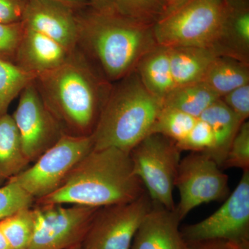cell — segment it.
<instances>
[{
    "label": "cell",
    "instance_id": "6da1fadb",
    "mask_svg": "<svg viewBox=\"0 0 249 249\" xmlns=\"http://www.w3.org/2000/svg\"><path fill=\"white\" fill-rule=\"evenodd\" d=\"M76 49L109 83L134 71L144 55L158 45L154 26L116 11L100 12L88 5L76 9Z\"/></svg>",
    "mask_w": 249,
    "mask_h": 249
},
{
    "label": "cell",
    "instance_id": "7a4b0ae2",
    "mask_svg": "<svg viewBox=\"0 0 249 249\" xmlns=\"http://www.w3.org/2000/svg\"><path fill=\"white\" fill-rule=\"evenodd\" d=\"M34 83L64 134L92 135L112 83L76 49L65 63L37 75Z\"/></svg>",
    "mask_w": 249,
    "mask_h": 249
},
{
    "label": "cell",
    "instance_id": "3957f363",
    "mask_svg": "<svg viewBox=\"0 0 249 249\" xmlns=\"http://www.w3.org/2000/svg\"><path fill=\"white\" fill-rule=\"evenodd\" d=\"M145 192L134 173L129 152L116 147L93 149L58 189L34 204L102 208L135 200Z\"/></svg>",
    "mask_w": 249,
    "mask_h": 249
},
{
    "label": "cell",
    "instance_id": "277c9868",
    "mask_svg": "<svg viewBox=\"0 0 249 249\" xmlns=\"http://www.w3.org/2000/svg\"><path fill=\"white\" fill-rule=\"evenodd\" d=\"M163 101L149 92L134 70L112 83L92 135L94 150L129 152L151 133Z\"/></svg>",
    "mask_w": 249,
    "mask_h": 249
},
{
    "label": "cell",
    "instance_id": "5b68a950",
    "mask_svg": "<svg viewBox=\"0 0 249 249\" xmlns=\"http://www.w3.org/2000/svg\"><path fill=\"white\" fill-rule=\"evenodd\" d=\"M226 8L227 0H189L156 23V41L167 47H197L213 52Z\"/></svg>",
    "mask_w": 249,
    "mask_h": 249
},
{
    "label": "cell",
    "instance_id": "8992f818",
    "mask_svg": "<svg viewBox=\"0 0 249 249\" xmlns=\"http://www.w3.org/2000/svg\"><path fill=\"white\" fill-rule=\"evenodd\" d=\"M176 142L160 134L147 135L129 152L134 173L153 202L175 209L173 190L181 161Z\"/></svg>",
    "mask_w": 249,
    "mask_h": 249
},
{
    "label": "cell",
    "instance_id": "52a82bcc",
    "mask_svg": "<svg viewBox=\"0 0 249 249\" xmlns=\"http://www.w3.org/2000/svg\"><path fill=\"white\" fill-rule=\"evenodd\" d=\"M93 148L92 137L62 135L25 170L11 178L35 201L58 189L78 162Z\"/></svg>",
    "mask_w": 249,
    "mask_h": 249
},
{
    "label": "cell",
    "instance_id": "ba28073f",
    "mask_svg": "<svg viewBox=\"0 0 249 249\" xmlns=\"http://www.w3.org/2000/svg\"><path fill=\"white\" fill-rule=\"evenodd\" d=\"M35 204L34 236L28 249H68L82 245L100 208Z\"/></svg>",
    "mask_w": 249,
    "mask_h": 249
},
{
    "label": "cell",
    "instance_id": "9c48e42d",
    "mask_svg": "<svg viewBox=\"0 0 249 249\" xmlns=\"http://www.w3.org/2000/svg\"><path fill=\"white\" fill-rule=\"evenodd\" d=\"M175 187L179 193L175 211L182 221L195 208L225 199L229 193V177L209 155L191 152L180 161Z\"/></svg>",
    "mask_w": 249,
    "mask_h": 249
},
{
    "label": "cell",
    "instance_id": "30bf717a",
    "mask_svg": "<svg viewBox=\"0 0 249 249\" xmlns=\"http://www.w3.org/2000/svg\"><path fill=\"white\" fill-rule=\"evenodd\" d=\"M152 206L145 192L135 200L100 208L82 243L84 249H130L134 235Z\"/></svg>",
    "mask_w": 249,
    "mask_h": 249
},
{
    "label": "cell",
    "instance_id": "8fae6325",
    "mask_svg": "<svg viewBox=\"0 0 249 249\" xmlns=\"http://www.w3.org/2000/svg\"><path fill=\"white\" fill-rule=\"evenodd\" d=\"M185 242L221 240L249 242V170L243 171L235 189L214 213L181 231Z\"/></svg>",
    "mask_w": 249,
    "mask_h": 249
},
{
    "label": "cell",
    "instance_id": "7c38bea8",
    "mask_svg": "<svg viewBox=\"0 0 249 249\" xmlns=\"http://www.w3.org/2000/svg\"><path fill=\"white\" fill-rule=\"evenodd\" d=\"M34 81L19 93V102L12 115L20 137L23 151L30 163L64 135Z\"/></svg>",
    "mask_w": 249,
    "mask_h": 249
},
{
    "label": "cell",
    "instance_id": "4fadbf2b",
    "mask_svg": "<svg viewBox=\"0 0 249 249\" xmlns=\"http://www.w3.org/2000/svg\"><path fill=\"white\" fill-rule=\"evenodd\" d=\"M22 23L24 27L43 34L70 52L78 37L76 9L56 0H28Z\"/></svg>",
    "mask_w": 249,
    "mask_h": 249
},
{
    "label": "cell",
    "instance_id": "5bb4252c",
    "mask_svg": "<svg viewBox=\"0 0 249 249\" xmlns=\"http://www.w3.org/2000/svg\"><path fill=\"white\" fill-rule=\"evenodd\" d=\"M175 209H167L152 201V206L134 235L130 249H186Z\"/></svg>",
    "mask_w": 249,
    "mask_h": 249
},
{
    "label": "cell",
    "instance_id": "9a60e30c",
    "mask_svg": "<svg viewBox=\"0 0 249 249\" xmlns=\"http://www.w3.org/2000/svg\"><path fill=\"white\" fill-rule=\"evenodd\" d=\"M72 52L47 36L24 27L14 64L23 71L37 76L60 67Z\"/></svg>",
    "mask_w": 249,
    "mask_h": 249
},
{
    "label": "cell",
    "instance_id": "2e32d148",
    "mask_svg": "<svg viewBox=\"0 0 249 249\" xmlns=\"http://www.w3.org/2000/svg\"><path fill=\"white\" fill-rule=\"evenodd\" d=\"M213 52L249 64V0H227L220 34Z\"/></svg>",
    "mask_w": 249,
    "mask_h": 249
},
{
    "label": "cell",
    "instance_id": "e0dca14e",
    "mask_svg": "<svg viewBox=\"0 0 249 249\" xmlns=\"http://www.w3.org/2000/svg\"><path fill=\"white\" fill-rule=\"evenodd\" d=\"M135 70L145 89L160 101L175 88L168 47L155 46L141 59Z\"/></svg>",
    "mask_w": 249,
    "mask_h": 249
},
{
    "label": "cell",
    "instance_id": "ac0fdd59",
    "mask_svg": "<svg viewBox=\"0 0 249 249\" xmlns=\"http://www.w3.org/2000/svg\"><path fill=\"white\" fill-rule=\"evenodd\" d=\"M199 119L209 124L214 133V146L206 155L222 168L232 140L243 123L240 122L221 98L211 104Z\"/></svg>",
    "mask_w": 249,
    "mask_h": 249
},
{
    "label": "cell",
    "instance_id": "d6986e66",
    "mask_svg": "<svg viewBox=\"0 0 249 249\" xmlns=\"http://www.w3.org/2000/svg\"><path fill=\"white\" fill-rule=\"evenodd\" d=\"M175 88L202 81L217 56L209 49L197 47H168Z\"/></svg>",
    "mask_w": 249,
    "mask_h": 249
},
{
    "label": "cell",
    "instance_id": "ffe728a7",
    "mask_svg": "<svg viewBox=\"0 0 249 249\" xmlns=\"http://www.w3.org/2000/svg\"><path fill=\"white\" fill-rule=\"evenodd\" d=\"M30 164L12 115L0 117V187Z\"/></svg>",
    "mask_w": 249,
    "mask_h": 249
},
{
    "label": "cell",
    "instance_id": "44dd1931",
    "mask_svg": "<svg viewBox=\"0 0 249 249\" xmlns=\"http://www.w3.org/2000/svg\"><path fill=\"white\" fill-rule=\"evenodd\" d=\"M202 82L222 98L232 90L249 84V64L227 56H217Z\"/></svg>",
    "mask_w": 249,
    "mask_h": 249
},
{
    "label": "cell",
    "instance_id": "7402d4cb",
    "mask_svg": "<svg viewBox=\"0 0 249 249\" xmlns=\"http://www.w3.org/2000/svg\"><path fill=\"white\" fill-rule=\"evenodd\" d=\"M220 98L204 82L176 87L163 101V107L183 111L199 119L214 101Z\"/></svg>",
    "mask_w": 249,
    "mask_h": 249
},
{
    "label": "cell",
    "instance_id": "603a6c76",
    "mask_svg": "<svg viewBox=\"0 0 249 249\" xmlns=\"http://www.w3.org/2000/svg\"><path fill=\"white\" fill-rule=\"evenodd\" d=\"M36 75L23 71L13 62L0 58V117L7 114L10 105Z\"/></svg>",
    "mask_w": 249,
    "mask_h": 249
},
{
    "label": "cell",
    "instance_id": "cb8c5ba5",
    "mask_svg": "<svg viewBox=\"0 0 249 249\" xmlns=\"http://www.w3.org/2000/svg\"><path fill=\"white\" fill-rule=\"evenodd\" d=\"M0 228L11 249H29L35 229L34 209H22L1 219Z\"/></svg>",
    "mask_w": 249,
    "mask_h": 249
},
{
    "label": "cell",
    "instance_id": "d4e9b609",
    "mask_svg": "<svg viewBox=\"0 0 249 249\" xmlns=\"http://www.w3.org/2000/svg\"><path fill=\"white\" fill-rule=\"evenodd\" d=\"M197 119L178 109L163 107L150 134H161L178 143L191 132Z\"/></svg>",
    "mask_w": 249,
    "mask_h": 249
},
{
    "label": "cell",
    "instance_id": "484cf974",
    "mask_svg": "<svg viewBox=\"0 0 249 249\" xmlns=\"http://www.w3.org/2000/svg\"><path fill=\"white\" fill-rule=\"evenodd\" d=\"M116 12L142 24L155 26L164 12V0H115Z\"/></svg>",
    "mask_w": 249,
    "mask_h": 249
},
{
    "label": "cell",
    "instance_id": "4316f807",
    "mask_svg": "<svg viewBox=\"0 0 249 249\" xmlns=\"http://www.w3.org/2000/svg\"><path fill=\"white\" fill-rule=\"evenodd\" d=\"M35 199L14 181L0 187V220L20 210L32 207Z\"/></svg>",
    "mask_w": 249,
    "mask_h": 249
},
{
    "label": "cell",
    "instance_id": "83f0119b",
    "mask_svg": "<svg viewBox=\"0 0 249 249\" xmlns=\"http://www.w3.org/2000/svg\"><path fill=\"white\" fill-rule=\"evenodd\" d=\"M222 168L249 170V123L241 124L231 142Z\"/></svg>",
    "mask_w": 249,
    "mask_h": 249
},
{
    "label": "cell",
    "instance_id": "f1b7e54d",
    "mask_svg": "<svg viewBox=\"0 0 249 249\" xmlns=\"http://www.w3.org/2000/svg\"><path fill=\"white\" fill-rule=\"evenodd\" d=\"M214 136L209 124L198 119L191 132L177 146L182 151L209 154L214 146Z\"/></svg>",
    "mask_w": 249,
    "mask_h": 249
},
{
    "label": "cell",
    "instance_id": "f546056e",
    "mask_svg": "<svg viewBox=\"0 0 249 249\" xmlns=\"http://www.w3.org/2000/svg\"><path fill=\"white\" fill-rule=\"evenodd\" d=\"M24 27L22 22H0V58L14 63Z\"/></svg>",
    "mask_w": 249,
    "mask_h": 249
},
{
    "label": "cell",
    "instance_id": "4dcf8cb0",
    "mask_svg": "<svg viewBox=\"0 0 249 249\" xmlns=\"http://www.w3.org/2000/svg\"><path fill=\"white\" fill-rule=\"evenodd\" d=\"M221 98L240 122L247 121L249 116V84L232 90Z\"/></svg>",
    "mask_w": 249,
    "mask_h": 249
},
{
    "label": "cell",
    "instance_id": "1f68e13d",
    "mask_svg": "<svg viewBox=\"0 0 249 249\" xmlns=\"http://www.w3.org/2000/svg\"><path fill=\"white\" fill-rule=\"evenodd\" d=\"M28 0H0V22H22Z\"/></svg>",
    "mask_w": 249,
    "mask_h": 249
},
{
    "label": "cell",
    "instance_id": "d6a6232c",
    "mask_svg": "<svg viewBox=\"0 0 249 249\" xmlns=\"http://www.w3.org/2000/svg\"><path fill=\"white\" fill-rule=\"evenodd\" d=\"M186 244V249H231L230 244L225 241H201Z\"/></svg>",
    "mask_w": 249,
    "mask_h": 249
},
{
    "label": "cell",
    "instance_id": "836d02e7",
    "mask_svg": "<svg viewBox=\"0 0 249 249\" xmlns=\"http://www.w3.org/2000/svg\"><path fill=\"white\" fill-rule=\"evenodd\" d=\"M89 6L100 12H114L115 0H88Z\"/></svg>",
    "mask_w": 249,
    "mask_h": 249
},
{
    "label": "cell",
    "instance_id": "e575fe53",
    "mask_svg": "<svg viewBox=\"0 0 249 249\" xmlns=\"http://www.w3.org/2000/svg\"><path fill=\"white\" fill-rule=\"evenodd\" d=\"M188 1L189 0H164V12L162 18L171 14Z\"/></svg>",
    "mask_w": 249,
    "mask_h": 249
},
{
    "label": "cell",
    "instance_id": "d590c367",
    "mask_svg": "<svg viewBox=\"0 0 249 249\" xmlns=\"http://www.w3.org/2000/svg\"><path fill=\"white\" fill-rule=\"evenodd\" d=\"M56 1H61L75 9H81L89 5L88 0H56Z\"/></svg>",
    "mask_w": 249,
    "mask_h": 249
},
{
    "label": "cell",
    "instance_id": "8d00e7d4",
    "mask_svg": "<svg viewBox=\"0 0 249 249\" xmlns=\"http://www.w3.org/2000/svg\"><path fill=\"white\" fill-rule=\"evenodd\" d=\"M0 249H12L0 228Z\"/></svg>",
    "mask_w": 249,
    "mask_h": 249
},
{
    "label": "cell",
    "instance_id": "74e56055",
    "mask_svg": "<svg viewBox=\"0 0 249 249\" xmlns=\"http://www.w3.org/2000/svg\"><path fill=\"white\" fill-rule=\"evenodd\" d=\"M230 244L231 249H249V242H241V243Z\"/></svg>",
    "mask_w": 249,
    "mask_h": 249
},
{
    "label": "cell",
    "instance_id": "f35d334b",
    "mask_svg": "<svg viewBox=\"0 0 249 249\" xmlns=\"http://www.w3.org/2000/svg\"><path fill=\"white\" fill-rule=\"evenodd\" d=\"M68 249H84L83 247H82V245H78L76 246V247H71V248Z\"/></svg>",
    "mask_w": 249,
    "mask_h": 249
}]
</instances>
